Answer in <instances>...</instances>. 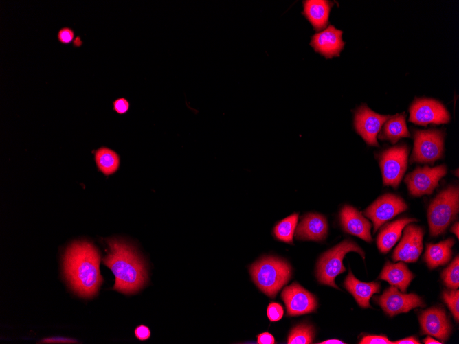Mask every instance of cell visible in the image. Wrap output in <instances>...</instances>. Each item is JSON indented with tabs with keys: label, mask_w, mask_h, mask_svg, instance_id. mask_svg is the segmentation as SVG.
<instances>
[{
	"label": "cell",
	"mask_w": 459,
	"mask_h": 344,
	"mask_svg": "<svg viewBox=\"0 0 459 344\" xmlns=\"http://www.w3.org/2000/svg\"><path fill=\"white\" fill-rule=\"evenodd\" d=\"M379 135V139H386L395 144L402 137H410L405 113L390 116L383 125Z\"/></svg>",
	"instance_id": "obj_24"
},
{
	"label": "cell",
	"mask_w": 459,
	"mask_h": 344,
	"mask_svg": "<svg viewBox=\"0 0 459 344\" xmlns=\"http://www.w3.org/2000/svg\"><path fill=\"white\" fill-rule=\"evenodd\" d=\"M344 286L355 297L357 303L363 308H370V299L374 293H379V282H363L358 280L350 269L344 280Z\"/></svg>",
	"instance_id": "obj_19"
},
{
	"label": "cell",
	"mask_w": 459,
	"mask_h": 344,
	"mask_svg": "<svg viewBox=\"0 0 459 344\" xmlns=\"http://www.w3.org/2000/svg\"><path fill=\"white\" fill-rule=\"evenodd\" d=\"M350 251L357 252L364 258L362 249L350 240H344L322 254L317 264L316 271V276L320 283L338 288L335 279L339 274L346 271L342 260L346 254Z\"/></svg>",
	"instance_id": "obj_5"
},
{
	"label": "cell",
	"mask_w": 459,
	"mask_h": 344,
	"mask_svg": "<svg viewBox=\"0 0 459 344\" xmlns=\"http://www.w3.org/2000/svg\"><path fill=\"white\" fill-rule=\"evenodd\" d=\"M113 110L118 114H124L129 109V102L124 98H119L113 102Z\"/></svg>",
	"instance_id": "obj_33"
},
{
	"label": "cell",
	"mask_w": 459,
	"mask_h": 344,
	"mask_svg": "<svg viewBox=\"0 0 459 344\" xmlns=\"http://www.w3.org/2000/svg\"><path fill=\"white\" fill-rule=\"evenodd\" d=\"M407 209V204L400 196L386 194L377 198L363 213L372 221L376 232L383 224Z\"/></svg>",
	"instance_id": "obj_11"
},
{
	"label": "cell",
	"mask_w": 459,
	"mask_h": 344,
	"mask_svg": "<svg viewBox=\"0 0 459 344\" xmlns=\"http://www.w3.org/2000/svg\"><path fill=\"white\" fill-rule=\"evenodd\" d=\"M446 173L447 168L445 165L433 168L418 167L406 176L405 182L412 196L431 194Z\"/></svg>",
	"instance_id": "obj_9"
},
{
	"label": "cell",
	"mask_w": 459,
	"mask_h": 344,
	"mask_svg": "<svg viewBox=\"0 0 459 344\" xmlns=\"http://www.w3.org/2000/svg\"><path fill=\"white\" fill-rule=\"evenodd\" d=\"M43 343H75L76 341L64 337H52L41 341Z\"/></svg>",
	"instance_id": "obj_35"
},
{
	"label": "cell",
	"mask_w": 459,
	"mask_h": 344,
	"mask_svg": "<svg viewBox=\"0 0 459 344\" xmlns=\"http://www.w3.org/2000/svg\"><path fill=\"white\" fill-rule=\"evenodd\" d=\"M135 336L140 341H145L150 336V330L144 325L137 326L134 331Z\"/></svg>",
	"instance_id": "obj_34"
},
{
	"label": "cell",
	"mask_w": 459,
	"mask_h": 344,
	"mask_svg": "<svg viewBox=\"0 0 459 344\" xmlns=\"http://www.w3.org/2000/svg\"><path fill=\"white\" fill-rule=\"evenodd\" d=\"M423 342H424L425 344H441V343H442L441 342H440V341H436V340L434 339L433 338H432V337H430V336H427V337H426V338L423 340Z\"/></svg>",
	"instance_id": "obj_38"
},
{
	"label": "cell",
	"mask_w": 459,
	"mask_h": 344,
	"mask_svg": "<svg viewBox=\"0 0 459 344\" xmlns=\"http://www.w3.org/2000/svg\"><path fill=\"white\" fill-rule=\"evenodd\" d=\"M100 262V253L90 242L75 241L67 247L64 255V273L79 296L91 297L97 294L103 282Z\"/></svg>",
	"instance_id": "obj_1"
},
{
	"label": "cell",
	"mask_w": 459,
	"mask_h": 344,
	"mask_svg": "<svg viewBox=\"0 0 459 344\" xmlns=\"http://www.w3.org/2000/svg\"><path fill=\"white\" fill-rule=\"evenodd\" d=\"M444 133L437 129L414 130L411 161L433 163L440 159L444 150Z\"/></svg>",
	"instance_id": "obj_6"
},
{
	"label": "cell",
	"mask_w": 459,
	"mask_h": 344,
	"mask_svg": "<svg viewBox=\"0 0 459 344\" xmlns=\"http://www.w3.org/2000/svg\"><path fill=\"white\" fill-rule=\"evenodd\" d=\"M95 160L99 170L105 175L114 173L120 165L119 155L107 147H101L96 151Z\"/></svg>",
	"instance_id": "obj_25"
},
{
	"label": "cell",
	"mask_w": 459,
	"mask_h": 344,
	"mask_svg": "<svg viewBox=\"0 0 459 344\" xmlns=\"http://www.w3.org/2000/svg\"><path fill=\"white\" fill-rule=\"evenodd\" d=\"M394 344H419V341L415 336H409L405 339L393 342Z\"/></svg>",
	"instance_id": "obj_37"
},
{
	"label": "cell",
	"mask_w": 459,
	"mask_h": 344,
	"mask_svg": "<svg viewBox=\"0 0 459 344\" xmlns=\"http://www.w3.org/2000/svg\"><path fill=\"white\" fill-rule=\"evenodd\" d=\"M379 278L387 281L390 284L399 288L403 293L406 291L414 278V275L405 264L402 262L392 264L388 262Z\"/></svg>",
	"instance_id": "obj_22"
},
{
	"label": "cell",
	"mask_w": 459,
	"mask_h": 344,
	"mask_svg": "<svg viewBox=\"0 0 459 344\" xmlns=\"http://www.w3.org/2000/svg\"><path fill=\"white\" fill-rule=\"evenodd\" d=\"M267 317L271 321H279L283 316L284 311L278 303H271L267 307Z\"/></svg>",
	"instance_id": "obj_30"
},
{
	"label": "cell",
	"mask_w": 459,
	"mask_h": 344,
	"mask_svg": "<svg viewBox=\"0 0 459 344\" xmlns=\"http://www.w3.org/2000/svg\"><path fill=\"white\" fill-rule=\"evenodd\" d=\"M342 31L329 25L324 30L311 36L310 45L315 51L326 58L339 56L345 43L342 40Z\"/></svg>",
	"instance_id": "obj_16"
},
{
	"label": "cell",
	"mask_w": 459,
	"mask_h": 344,
	"mask_svg": "<svg viewBox=\"0 0 459 344\" xmlns=\"http://www.w3.org/2000/svg\"><path fill=\"white\" fill-rule=\"evenodd\" d=\"M418 318L421 334L434 336L443 341L448 339L451 325L443 309L429 308L422 312Z\"/></svg>",
	"instance_id": "obj_15"
},
{
	"label": "cell",
	"mask_w": 459,
	"mask_h": 344,
	"mask_svg": "<svg viewBox=\"0 0 459 344\" xmlns=\"http://www.w3.org/2000/svg\"><path fill=\"white\" fill-rule=\"evenodd\" d=\"M390 115H379L361 105L355 112L354 125L357 133L370 146H379L377 137Z\"/></svg>",
	"instance_id": "obj_12"
},
{
	"label": "cell",
	"mask_w": 459,
	"mask_h": 344,
	"mask_svg": "<svg viewBox=\"0 0 459 344\" xmlns=\"http://www.w3.org/2000/svg\"><path fill=\"white\" fill-rule=\"evenodd\" d=\"M281 297L286 305L289 316L313 312L317 306L315 296L296 282L285 287Z\"/></svg>",
	"instance_id": "obj_14"
},
{
	"label": "cell",
	"mask_w": 459,
	"mask_h": 344,
	"mask_svg": "<svg viewBox=\"0 0 459 344\" xmlns=\"http://www.w3.org/2000/svg\"><path fill=\"white\" fill-rule=\"evenodd\" d=\"M441 277L446 286L451 290L459 287V257H456L451 264L442 273Z\"/></svg>",
	"instance_id": "obj_28"
},
{
	"label": "cell",
	"mask_w": 459,
	"mask_h": 344,
	"mask_svg": "<svg viewBox=\"0 0 459 344\" xmlns=\"http://www.w3.org/2000/svg\"><path fill=\"white\" fill-rule=\"evenodd\" d=\"M409 149L399 145L383 151L379 154V165L385 185L396 188L407 169Z\"/></svg>",
	"instance_id": "obj_7"
},
{
	"label": "cell",
	"mask_w": 459,
	"mask_h": 344,
	"mask_svg": "<svg viewBox=\"0 0 459 344\" xmlns=\"http://www.w3.org/2000/svg\"><path fill=\"white\" fill-rule=\"evenodd\" d=\"M253 281L267 296L274 298L291 278V266L284 260L265 257L249 267Z\"/></svg>",
	"instance_id": "obj_3"
},
{
	"label": "cell",
	"mask_w": 459,
	"mask_h": 344,
	"mask_svg": "<svg viewBox=\"0 0 459 344\" xmlns=\"http://www.w3.org/2000/svg\"><path fill=\"white\" fill-rule=\"evenodd\" d=\"M298 219V214L295 213L278 222L273 229L276 238L286 243L293 244Z\"/></svg>",
	"instance_id": "obj_26"
},
{
	"label": "cell",
	"mask_w": 459,
	"mask_h": 344,
	"mask_svg": "<svg viewBox=\"0 0 459 344\" xmlns=\"http://www.w3.org/2000/svg\"><path fill=\"white\" fill-rule=\"evenodd\" d=\"M314 338V329L311 325L300 324L290 332L287 343L289 344H309Z\"/></svg>",
	"instance_id": "obj_27"
},
{
	"label": "cell",
	"mask_w": 459,
	"mask_h": 344,
	"mask_svg": "<svg viewBox=\"0 0 459 344\" xmlns=\"http://www.w3.org/2000/svg\"><path fill=\"white\" fill-rule=\"evenodd\" d=\"M458 222H456L451 227V231L456 236V237L458 238L459 237V233H458Z\"/></svg>",
	"instance_id": "obj_40"
},
{
	"label": "cell",
	"mask_w": 459,
	"mask_h": 344,
	"mask_svg": "<svg viewBox=\"0 0 459 344\" xmlns=\"http://www.w3.org/2000/svg\"><path fill=\"white\" fill-rule=\"evenodd\" d=\"M458 208V187L451 185L441 191L428 207L427 218L430 235L437 236L444 233L456 218Z\"/></svg>",
	"instance_id": "obj_4"
},
{
	"label": "cell",
	"mask_w": 459,
	"mask_h": 344,
	"mask_svg": "<svg viewBox=\"0 0 459 344\" xmlns=\"http://www.w3.org/2000/svg\"><path fill=\"white\" fill-rule=\"evenodd\" d=\"M340 224L343 230L351 235L370 242L371 225L370 222L355 207L345 205L340 211Z\"/></svg>",
	"instance_id": "obj_17"
},
{
	"label": "cell",
	"mask_w": 459,
	"mask_h": 344,
	"mask_svg": "<svg viewBox=\"0 0 459 344\" xmlns=\"http://www.w3.org/2000/svg\"><path fill=\"white\" fill-rule=\"evenodd\" d=\"M374 300L390 317L425 306L421 297L414 293H401L394 286L389 287L381 296L374 297Z\"/></svg>",
	"instance_id": "obj_10"
},
{
	"label": "cell",
	"mask_w": 459,
	"mask_h": 344,
	"mask_svg": "<svg viewBox=\"0 0 459 344\" xmlns=\"http://www.w3.org/2000/svg\"><path fill=\"white\" fill-rule=\"evenodd\" d=\"M327 232L326 218L319 214L309 213L299 223L295 236L300 240L320 241L326 238Z\"/></svg>",
	"instance_id": "obj_18"
},
{
	"label": "cell",
	"mask_w": 459,
	"mask_h": 344,
	"mask_svg": "<svg viewBox=\"0 0 459 344\" xmlns=\"http://www.w3.org/2000/svg\"><path fill=\"white\" fill-rule=\"evenodd\" d=\"M109 251L103 259L115 277L113 289L124 294H133L146 283L148 273L144 260L135 249L118 239H107Z\"/></svg>",
	"instance_id": "obj_2"
},
{
	"label": "cell",
	"mask_w": 459,
	"mask_h": 344,
	"mask_svg": "<svg viewBox=\"0 0 459 344\" xmlns=\"http://www.w3.org/2000/svg\"><path fill=\"white\" fill-rule=\"evenodd\" d=\"M417 220L403 218L385 225L377 236V247L381 253H388L399 240L405 227Z\"/></svg>",
	"instance_id": "obj_21"
},
{
	"label": "cell",
	"mask_w": 459,
	"mask_h": 344,
	"mask_svg": "<svg viewBox=\"0 0 459 344\" xmlns=\"http://www.w3.org/2000/svg\"><path fill=\"white\" fill-rule=\"evenodd\" d=\"M319 343L322 344H344V343L342 341L337 340V339H330V340H326L322 342H320Z\"/></svg>",
	"instance_id": "obj_39"
},
{
	"label": "cell",
	"mask_w": 459,
	"mask_h": 344,
	"mask_svg": "<svg viewBox=\"0 0 459 344\" xmlns=\"http://www.w3.org/2000/svg\"><path fill=\"white\" fill-rule=\"evenodd\" d=\"M57 38L61 43L69 44L74 40V32L69 27H62L58 32Z\"/></svg>",
	"instance_id": "obj_32"
},
{
	"label": "cell",
	"mask_w": 459,
	"mask_h": 344,
	"mask_svg": "<svg viewBox=\"0 0 459 344\" xmlns=\"http://www.w3.org/2000/svg\"><path fill=\"white\" fill-rule=\"evenodd\" d=\"M361 344H392L385 336L368 335L364 336L359 342Z\"/></svg>",
	"instance_id": "obj_31"
},
{
	"label": "cell",
	"mask_w": 459,
	"mask_h": 344,
	"mask_svg": "<svg viewBox=\"0 0 459 344\" xmlns=\"http://www.w3.org/2000/svg\"><path fill=\"white\" fill-rule=\"evenodd\" d=\"M409 121L421 126L446 124L450 115L438 101L429 98H417L411 104Z\"/></svg>",
	"instance_id": "obj_8"
},
{
	"label": "cell",
	"mask_w": 459,
	"mask_h": 344,
	"mask_svg": "<svg viewBox=\"0 0 459 344\" xmlns=\"http://www.w3.org/2000/svg\"><path fill=\"white\" fill-rule=\"evenodd\" d=\"M455 241L452 238L438 244H427L425 260L430 268L445 265L451 257V247Z\"/></svg>",
	"instance_id": "obj_23"
},
{
	"label": "cell",
	"mask_w": 459,
	"mask_h": 344,
	"mask_svg": "<svg viewBox=\"0 0 459 344\" xmlns=\"http://www.w3.org/2000/svg\"><path fill=\"white\" fill-rule=\"evenodd\" d=\"M79 43L80 45L82 44V41H81V40H80V39L77 40V38H76L75 39V41H74V45H76L77 46V45H78L77 43Z\"/></svg>",
	"instance_id": "obj_41"
},
{
	"label": "cell",
	"mask_w": 459,
	"mask_h": 344,
	"mask_svg": "<svg viewBox=\"0 0 459 344\" xmlns=\"http://www.w3.org/2000/svg\"><path fill=\"white\" fill-rule=\"evenodd\" d=\"M257 337V342L259 344H273L275 343L273 335L267 332L260 334Z\"/></svg>",
	"instance_id": "obj_36"
},
{
	"label": "cell",
	"mask_w": 459,
	"mask_h": 344,
	"mask_svg": "<svg viewBox=\"0 0 459 344\" xmlns=\"http://www.w3.org/2000/svg\"><path fill=\"white\" fill-rule=\"evenodd\" d=\"M333 3L326 0H306L303 1L302 14L313 28L320 31L328 24V18Z\"/></svg>",
	"instance_id": "obj_20"
},
{
	"label": "cell",
	"mask_w": 459,
	"mask_h": 344,
	"mask_svg": "<svg viewBox=\"0 0 459 344\" xmlns=\"http://www.w3.org/2000/svg\"><path fill=\"white\" fill-rule=\"evenodd\" d=\"M423 229L414 225H407L403 236L393 251L394 262H415L423 250Z\"/></svg>",
	"instance_id": "obj_13"
},
{
	"label": "cell",
	"mask_w": 459,
	"mask_h": 344,
	"mask_svg": "<svg viewBox=\"0 0 459 344\" xmlns=\"http://www.w3.org/2000/svg\"><path fill=\"white\" fill-rule=\"evenodd\" d=\"M445 303L451 310L454 318L459 321V291L458 290H445L443 293Z\"/></svg>",
	"instance_id": "obj_29"
}]
</instances>
